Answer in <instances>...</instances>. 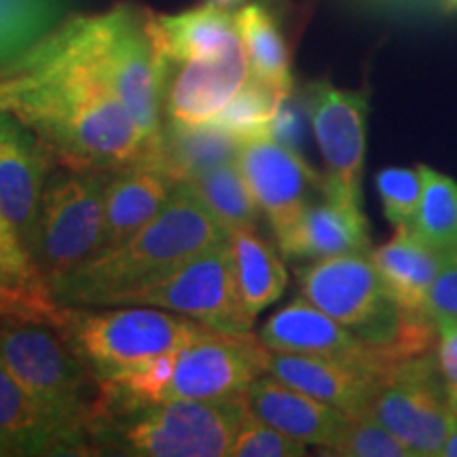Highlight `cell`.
Listing matches in <instances>:
<instances>
[{
	"label": "cell",
	"instance_id": "3",
	"mask_svg": "<svg viewBox=\"0 0 457 457\" xmlns=\"http://www.w3.org/2000/svg\"><path fill=\"white\" fill-rule=\"evenodd\" d=\"M81 66L123 102L148 140L162 131L163 98L146 11L129 4L98 15H74L41 43Z\"/></svg>",
	"mask_w": 457,
	"mask_h": 457
},
{
	"label": "cell",
	"instance_id": "20",
	"mask_svg": "<svg viewBox=\"0 0 457 457\" xmlns=\"http://www.w3.org/2000/svg\"><path fill=\"white\" fill-rule=\"evenodd\" d=\"M146 30L159 62L214 57L244 43L236 13L214 3L176 15L146 11Z\"/></svg>",
	"mask_w": 457,
	"mask_h": 457
},
{
	"label": "cell",
	"instance_id": "2",
	"mask_svg": "<svg viewBox=\"0 0 457 457\" xmlns=\"http://www.w3.org/2000/svg\"><path fill=\"white\" fill-rule=\"evenodd\" d=\"M228 231L188 182H179L165 208L129 237L96 254L54 286L62 305H121L125 296L185 265Z\"/></svg>",
	"mask_w": 457,
	"mask_h": 457
},
{
	"label": "cell",
	"instance_id": "5",
	"mask_svg": "<svg viewBox=\"0 0 457 457\" xmlns=\"http://www.w3.org/2000/svg\"><path fill=\"white\" fill-rule=\"evenodd\" d=\"M248 396L165 400L94 428V453L136 457H222L248 413Z\"/></svg>",
	"mask_w": 457,
	"mask_h": 457
},
{
	"label": "cell",
	"instance_id": "21",
	"mask_svg": "<svg viewBox=\"0 0 457 457\" xmlns=\"http://www.w3.org/2000/svg\"><path fill=\"white\" fill-rule=\"evenodd\" d=\"M239 146L242 140L214 123L187 125L168 119L142 159L176 182H191L220 165L237 162Z\"/></svg>",
	"mask_w": 457,
	"mask_h": 457
},
{
	"label": "cell",
	"instance_id": "18",
	"mask_svg": "<svg viewBox=\"0 0 457 457\" xmlns=\"http://www.w3.org/2000/svg\"><path fill=\"white\" fill-rule=\"evenodd\" d=\"M245 396L256 417L296 441L322 447V453L339 443L350 424V415L341 409L295 390L273 375L259 377L248 387Z\"/></svg>",
	"mask_w": 457,
	"mask_h": 457
},
{
	"label": "cell",
	"instance_id": "4",
	"mask_svg": "<svg viewBox=\"0 0 457 457\" xmlns=\"http://www.w3.org/2000/svg\"><path fill=\"white\" fill-rule=\"evenodd\" d=\"M0 362L54 421L68 455H94L100 379L60 330L37 322L0 324Z\"/></svg>",
	"mask_w": 457,
	"mask_h": 457
},
{
	"label": "cell",
	"instance_id": "14",
	"mask_svg": "<svg viewBox=\"0 0 457 457\" xmlns=\"http://www.w3.org/2000/svg\"><path fill=\"white\" fill-rule=\"evenodd\" d=\"M159 68L165 117L187 125L212 121L250 79L244 43L214 57L159 62Z\"/></svg>",
	"mask_w": 457,
	"mask_h": 457
},
{
	"label": "cell",
	"instance_id": "8",
	"mask_svg": "<svg viewBox=\"0 0 457 457\" xmlns=\"http://www.w3.org/2000/svg\"><path fill=\"white\" fill-rule=\"evenodd\" d=\"M123 303L182 313L222 333H250L254 324L239 296L228 237L188 259L170 276L128 295Z\"/></svg>",
	"mask_w": 457,
	"mask_h": 457
},
{
	"label": "cell",
	"instance_id": "13",
	"mask_svg": "<svg viewBox=\"0 0 457 457\" xmlns=\"http://www.w3.org/2000/svg\"><path fill=\"white\" fill-rule=\"evenodd\" d=\"M54 162L38 136L0 108V216L28 254Z\"/></svg>",
	"mask_w": 457,
	"mask_h": 457
},
{
	"label": "cell",
	"instance_id": "37",
	"mask_svg": "<svg viewBox=\"0 0 457 457\" xmlns=\"http://www.w3.org/2000/svg\"><path fill=\"white\" fill-rule=\"evenodd\" d=\"M208 3H214V4H219V7H233V4L236 3H239V0H208Z\"/></svg>",
	"mask_w": 457,
	"mask_h": 457
},
{
	"label": "cell",
	"instance_id": "22",
	"mask_svg": "<svg viewBox=\"0 0 457 457\" xmlns=\"http://www.w3.org/2000/svg\"><path fill=\"white\" fill-rule=\"evenodd\" d=\"M66 305L9 228H0V324L37 322L60 328Z\"/></svg>",
	"mask_w": 457,
	"mask_h": 457
},
{
	"label": "cell",
	"instance_id": "17",
	"mask_svg": "<svg viewBox=\"0 0 457 457\" xmlns=\"http://www.w3.org/2000/svg\"><path fill=\"white\" fill-rule=\"evenodd\" d=\"M290 261H320L328 256L369 253V220L362 205L322 193L307 205L295 225L278 237Z\"/></svg>",
	"mask_w": 457,
	"mask_h": 457
},
{
	"label": "cell",
	"instance_id": "31",
	"mask_svg": "<svg viewBox=\"0 0 457 457\" xmlns=\"http://www.w3.org/2000/svg\"><path fill=\"white\" fill-rule=\"evenodd\" d=\"M327 455L339 457H415L407 445L396 434L375 420L369 409L350 415V424L335 447L327 451Z\"/></svg>",
	"mask_w": 457,
	"mask_h": 457
},
{
	"label": "cell",
	"instance_id": "25",
	"mask_svg": "<svg viewBox=\"0 0 457 457\" xmlns=\"http://www.w3.org/2000/svg\"><path fill=\"white\" fill-rule=\"evenodd\" d=\"M236 259L239 296L245 312L256 316L284 295L288 276L276 248L265 242L256 228H237L228 233Z\"/></svg>",
	"mask_w": 457,
	"mask_h": 457
},
{
	"label": "cell",
	"instance_id": "27",
	"mask_svg": "<svg viewBox=\"0 0 457 457\" xmlns=\"http://www.w3.org/2000/svg\"><path fill=\"white\" fill-rule=\"evenodd\" d=\"M236 20L250 62V72L290 96L293 91L290 54L271 11L259 3L245 4L236 13Z\"/></svg>",
	"mask_w": 457,
	"mask_h": 457
},
{
	"label": "cell",
	"instance_id": "30",
	"mask_svg": "<svg viewBox=\"0 0 457 457\" xmlns=\"http://www.w3.org/2000/svg\"><path fill=\"white\" fill-rule=\"evenodd\" d=\"M424 176V193L411 227L415 233L443 250L457 248V182L434 171L428 165H417Z\"/></svg>",
	"mask_w": 457,
	"mask_h": 457
},
{
	"label": "cell",
	"instance_id": "1",
	"mask_svg": "<svg viewBox=\"0 0 457 457\" xmlns=\"http://www.w3.org/2000/svg\"><path fill=\"white\" fill-rule=\"evenodd\" d=\"M0 108L24 121L66 168L117 171L140 162L151 145L104 83L45 45L0 74Z\"/></svg>",
	"mask_w": 457,
	"mask_h": 457
},
{
	"label": "cell",
	"instance_id": "15",
	"mask_svg": "<svg viewBox=\"0 0 457 457\" xmlns=\"http://www.w3.org/2000/svg\"><path fill=\"white\" fill-rule=\"evenodd\" d=\"M394 367L396 364L386 360H352L322 353L271 352L270 356V375L347 415L369 409Z\"/></svg>",
	"mask_w": 457,
	"mask_h": 457
},
{
	"label": "cell",
	"instance_id": "26",
	"mask_svg": "<svg viewBox=\"0 0 457 457\" xmlns=\"http://www.w3.org/2000/svg\"><path fill=\"white\" fill-rule=\"evenodd\" d=\"M72 0H0V74L68 20Z\"/></svg>",
	"mask_w": 457,
	"mask_h": 457
},
{
	"label": "cell",
	"instance_id": "16",
	"mask_svg": "<svg viewBox=\"0 0 457 457\" xmlns=\"http://www.w3.org/2000/svg\"><path fill=\"white\" fill-rule=\"evenodd\" d=\"M259 339L271 352L322 353V356L352 360H386L390 364H398L384 350L360 339L305 296H296L293 303L273 313L262 324Z\"/></svg>",
	"mask_w": 457,
	"mask_h": 457
},
{
	"label": "cell",
	"instance_id": "35",
	"mask_svg": "<svg viewBox=\"0 0 457 457\" xmlns=\"http://www.w3.org/2000/svg\"><path fill=\"white\" fill-rule=\"evenodd\" d=\"M436 360L447 384H457V320L436 322Z\"/></svg>",
	"mask_w": 457,
	"mask_h": 457
},
{
	"label": "cell",
	"instance_id": "7",
	"mask_svg": "<svg viewBox=\"0 0 457 457\" xmlns=\"http://www.w3.org/2000/svg\"><path fill=\"white\" fill-rule=\"evenodd\" d=\"M108 176L62 165L45 187L30 256L51 290L102 250Z\"/></svg>",
	"mask_w": 457,
	"mask_h": 457
},
{
	"label": "cell",
	"instance_id": "39",
	"mask_svg": "<svg viewBox=\"0 0 457 457\" xmlns=\"http://www.w3.org/2000/svg\"><path fill=\"white\" fill-rule=\"evenodd\" d=\"M0 228H9V225H7V222H4V220H3V216H0ZM9 231H11V228H9ZM11 233H13V231H11ZM13 236H15V233H13Z\"/></svg>",
	"mask_w": 457,
	"mask_h": 457
},
{
	"label": "cell",
	"instance_id": "34",
	"mask_svg": "<svg viewBox=\"0 0 457 457\" xmlns=\"http://www.w3.org/2000/svg\"><path fill=\"white\" fill-rule=\"evenodd\" d=\"M421 312L434 324L441 320H457V248L449 250L443 270L434 279Z\"/></svg>",
	"mask_w": 457,
	"mask_h": 457
},
{
	"label": "cell",
	"instance_id": "32",
	"mask_svg": "<svg viewBox=\"0 0 457 457\" xmlns=\"http://www.w3.org/2000/svg\"><path fill=\"white\" fill-rule=\"evenodd\" d=\"M375 182L386 219L396 227L411 225L424 193V176L420 168H386L377 174Z\"/></svg>",
	"mask_w": 457,
	"mask_h": 457
},
{
	"label": "cell",
	"instance_id": "9",
	"mask_svg": "<svg viewBox=\"0 0 457 457\" xmlns=\"http://www.w3.org/2000/svg\"><path fill=\"white\" fill-rule=\"evenodd\" d=\"M369 411L415 457L441 453L457 409L438 367L436 350L398 362L370 400Z\"/></svg>",
	"mask_w": 457,
	"mask_h": 457
},
{
	"label": "cell",
	"instance_id": "33",
	"mask_svg": "<svg viewBox=\"0 0 457 457\" xmlns=\"http://www.w3.org/2000/svg\"><path fill=\"white\" fill-rule=\"evenodd\" d=\"M228 455L233 457H301L307 455L305 443L279 432L248 411L233 436Z\"/></svg>",
	"mask_w": 457,
	"mask_h": 457
},
{
	"label": "cell",
	"instance_id": "6",
	"mask_svg": "<svg viewBox=\"0 0 457 457\" xmlns=\"http://www.w3.org/2000/svg\"><path fill=\"white\" fill-rule=\"evenodd\" d=\"M208 328L197 320L191 322L148 305L106 312L66 305L57 330L85 367L106 381L185 345Z\"/></svg>",
	"mask_w": 457,
	"mask_h": 457
},
{
	"label": "cell",
	"instance_id": "38",
	"mask_svg": "<svg viewBox=\"0 0 457 457\" xmlns=\"http://www.w3.org/2000/svg\"><path fill=\"white\" fill-rule=\"evenodd\" d=\"M449 394L451 400H453V407L457 409V384H449Z\"/></svg>",
	"mask_w": 457,
	"mask_h": 457
},
{
	"label": "cell",
	"instance_id": "12",
	"mask_svg": "<svg viewBox=\"0 0 457 457\" xmlns=\"http://www.w3.org/2000/svg\"><path fill=\"white\" fill-rule=\"evenodd\" d=\"M237 163L276 237L295 225L316 193H324V176L273 134L244 140Z\"/></svg>",
	"mask_w": 457,
	"mask_h": 457
},
{
	"label": "cell",
	"instance_id": "24",
	"mask_svg": "<svg viewBox=\"0 0 457 457\" xmlns=\"http://www.w3.org/2000/svg\"><path fill=\"white\" fill-rule=\"evenodd\" d=\"M0 455H68L54 421L0 362Z\"/></svg>",
	"mask_w": 457,
	"mask_h": 457
},
{
	"label": "cell",
	"instance_id": "36",
	"mask_svg": "<svg viewBox=\"0 0 457 457\" xmlns=\"http://www.w3.org/2000/svg\"><path fill=\"white\" fill-rule=\"evenodd\" d=\"M438 455H441V457H457V420L453 421V426H451L447 441H445L441 453H438Z\"/></svg>",
	"mask_w": 457,
	"mask_h": 457
},
{
	"label": "cell",
	"instance_id": "10",
	"mask_svg": "<svg viewBox=\"0 0 457 457\" xmlns=\"http://www.w3.org/2000/svg\"><path fill=\"white\" fill-rule=\"evenodd\" d=\"M271 350L250 333L208 328L176 350L165 400H220L242 396L270 373Z\"/></svg>",
	"mask_w": 457,
	"mask_h": 457
},
{
	"label": "cell",
	"instance_id": "19",
	"mask_svg": "<svg viewBox=\"0 0 457 457\" xmlns=\"http://www.w3.org/2000/svg\"><path fill=\"white\" fill-rule=\"evenodd\" d=\"M176 185L179 182L171 176L145 159L111 171L104 191V242L100 253L125 244L155 219Z\"/></svg>",
	"mask_w": 457,
	"mask_h": 457
},
{
	"label": "cell",
	"instance_id": "23",
	"mask_svg": "<svg viewBox=\"0 0 457 457\" xmlns=\"http://www.w3.org/2000/svg\"><path fill=\"white\" fill-rule=\"evenodd\" d=\"M447 254L449 250L430 244L411 225L396 227L390 242L370 253L386 288L404 310L411 312H421Z\"/></svg>",
	"mask_w": 457,
	"mask_h": 457
},
{
	"label": "cell",
	"instance_id": "28",
	"mask_svg": "<svg viewBox=\"0 0 457 457\" xmlns=\"http://www.w3.org/2000/svg\"><path fill=\"white\" fill-rule=\"evenodd\" d=\"M188 185L228 233L237 228L259 227L262 210L256 204L237 162L220 165Z\"/></svg>",
	"mask_w": 457,
	"mask_h": 457
},
{
	"label": "cell",
	"instance_id": "29",
	"mask_svg": "<svg viewBox=\"0 0 457 457\" xmlns=\"http://www.w3.org/2000/svg\"><path fill=\"white\" fill-rule=\"evenodd\" d=\"M286 98L288 96L278 87L250 72V79L244 83V87L210 123L231 131L242 142L259 138V136H270L273 134L276 114Z\"/></svg>",
	"mask_w": 457,
	"mask_h": 457
},
{
	"label": "cell",
	"instance_id": "11",
	"mask_svg": "<svg viewBox=\"0 0 457 457\" xmlns=\"http://www.w3.org/2000/svg\"><path fill=\"white\" fill-rule=\"evenodd\" d=\"M305 100L313 134L327 165L324 193L362 205L367 96L339 89L328 81H318L307 87Z\"/></svg>",
	"mask_w": 457,
	"mask_h": 457
}]
</instances>
